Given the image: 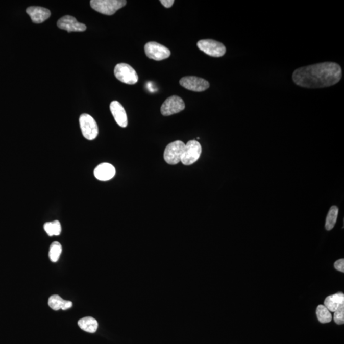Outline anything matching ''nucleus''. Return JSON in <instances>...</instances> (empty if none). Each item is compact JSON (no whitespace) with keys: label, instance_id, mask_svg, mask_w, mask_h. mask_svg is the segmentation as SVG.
Here are the masks:
<instances>
[{"label":"nucleus","instance_id":"obj_1","mask_svg":"<svg viewBox=\"0 0 344 344\" xmlns=\"http://www.w3.org/2000/svg\"><path fill=\"white\" fill-rule=\"evenodd\" d=\"M342 76V68L339 65L325 62L297 69L292 74V80L297 86L317 89L335 85Z\"/></svg>","mask_w":344,"mask_h":344},{"label":"nucleus","instance_id":"obj_2","mask_svg":"<svg viewBox=\"0 0 344 344\" xmlns=\"http://www.w3.org/2000/svg\"><path fill=\"white\" fill-rule=\"evenodd\" d=\"M125 0H91L90 5L92 9L102 14L111 15L127 5Z\"/></svg>","mask_w":344,"mask_h":344},{"label":"nucleus","instance_id":"obj_3","mask_svg":"<svg viewBox=\"0 0 344 344\" xmlns=\"http://www.w3.org/2000/svg\"><path fill=\"white\" fill-rule=\"evenodd\" d=\"M202 146L196 140H190L185 145L181 162L184 165H191L196 162L201 156Z\"/></svg>","mask_w":344,"mask_h":344},{"label":"nucleus","instance_id":"obj_4","mask_svg":"<svg viewBox=\"0 0 344 344\" xmlns=\"http://www.w3.org/2000/svg\"><path fill=\"white\" fill-rule=\"evenodd\" d=\"M114 75L122 83L133 85L137 83L138 77L136 71L127 63H119L115 66Z\"/></svg>","mask_w":344,"mask_h":344},{"label":"nucleus","instance_id":"obj_5","mask_svg":"<svg viewBox=\"0 0 344 344\" xmlns=\"http://www.w3.org/2000/svg\"><path fill=\"white\" fill-rule=\"evenodd\" d=\"M198 47L206 55L212 57L219 58L226 53L225 46L222 43L211 39L200 40L197 43Z\"/></svg>","mask_w":344,"mask_h":344},{"label":"nucleus","instance_id":"obj_6","mask_svg":"<svg viewBox=\"0 0 344 344\" xmlns=\"http://www.w3.org/2000/svg\"><path fill=\"white\" fill-rule=\"evenodd\" d=\"M185 143L181 140L175 141L166 146L164 152V159L169 165H177L181 162Z\"/></svg>","mask_w":344,"mask_h":344},{"label":"nucleus","instance_id":"obj_7","mask_svg":"<svg viewBox=\"0 0 344 344\" xmlns=\"http://www.w3.org/2000/svg\"><path fill=\"white\" fill-rule=\"evenodd\" d=\"M79 123L84 138L88 140H93L97 137L99 127L93 117L89 114H82L79 118Z\"/></svg>","mask_w":344,"mask_h":344},{"label":"nucleus","instance_id":"obj_8","mask_svg":"<svg viewBox=\"0 0 344 344\" xmlns=\"http://www.w3.org/2000/svg\"><path fill=\"white\" fill-rule=\"evenodd\" d=\"M144 50L146 56L156 61L165 60L171 55L170 51L167 47L155 42L146 43Z\"/></svg>","mask_w":344,"mask_h":344},{"label":"nucleus","instance_id":"obj_9","mask_svg":"<svg viewBox=\"0 0 344 344\" xmlns=\"http://www.w3.org/2000/svg\"><path fill=\"white\" fill-rule=\"evenodd\" d=\"M185 109L183 100L179 96H171L164 102L161 107V112L164 116L177 114Z\"/></svg>","mask_w":344,"mask_h":344},{"label":"nucleus","instance_id":"obj_10","mask_svg":"<svg viewBox=\"0 0 344 344\" xmlns=\"http://www.w3.org/2000/svg\"><path fill=\"white\" fill-rule=\"evenodd\" d=\"M179 83L185 89L195 92L204 91L210 87L209 82L194 76L184 77Z\"/></svg>","mask_w":344,"mask_h":344},{"label":"nucleus","instance_id":"obj_11","mask_svg":"<svg viewBox=\"0 0 344 344\" xmlns=\"http://www.w3.org/2000/svg\"><path fill=\"white\" fill-rule=\"evenodd\" d=\"M57 25L59 28L66 30L68 32H84L87 28L85 24L79 22L75 17L71 15H65L61 17L58 20Z\"/></svg>","mask_w":344,"mask_h":344},{"label":"nucleus","instance_id":"obj_12","mask_svg":"<svg viewBox=\"0 0 344 344\" xmlns=\"http://www.w3.org/2000/svg\"><path fill=\"white\" fill-rule=\"evenodd\" d=\"M110 111L112 112L115 122L120 127L126 128L128 126V117L124 107L119 102L113 101L110 105Z\"/></svg>","mask_w":344,"mask_h":344},{"label":"nucleus","instance_id":"obj_13","mask_svg":"<svg viewBox=\"0 0 344 344\" xmlns=\"http://www.w3.org/2000/svg\"><path fill=\"white\" fill-rule=\"evenodd\" d=\"M27 13L30 15L31 19L36 24H40L50 17L51 13L50 10L40 7H30L27 9Z\"/></svg>","mask_w":344,"mask_h":344},{"label":"nucleus","instance_id":"obj_14","mask_svg":"<svg viewBox=\"0 0 344 344\" xmlns=\"http://www.w3.org/2000/svg\"><path fill=\"white\" fill-rule=\"evenodd\" d=\"M115 173L114 166L107 163L100 164L94 170L95 177L102 181H109L115 176Z\"/></svg>","mask_w":344,"mask_h":344},{"label":"nucleus","instance_id":"obj_15","mask_svg":"<svg viewBox=\"0 0 344 344\" xmlns=\"http://www.w3.org/2000/svg\"><path fill=\"white\" fill-rule=\"evenodd\" d=\"M344 305L343 292H338L326 298L324 305L331 312H335L338 308Z\"/></svg>","mask_w":344,"mask_h":344},{"label":"nucleus","instance_id":"obj_16","mask_svg":"<svg viewBox=\"0 0 344 344\" xmlns=\"http://www.w3.org/2000/svg\"><path fill=\"white\" fill-rule=\"evenodd\" d=\"M48 304L54 310H67L72 307L73 303L69 300H63L58 294H54L48 299Z\"/></svg>","mask_w":344,"mask_h":344},{"label":"nucleus","instance_id":"obj_17","mask_svg":"<svg viewBox=\"0 0 344 344\" xmlns=\"http://www.w3.org/2000/svg\"><path fill=\"white\" fill-rule=\"evenodd\" d=\"M79 327L84 332L94 333L96 332L99 323L94 318L92 317H85L82 318L78 322Z\"/></svg>","mask_w":344,"mask_h":344},{"label":"nucleus","instance_id":"obj_18","mask_svg":"<svg viewBox=\"0 0 344 344\" xmlns=\"http://www.w3.org/2000/svg\"><path fill=\"white\" fill-rule=\"evenodd\" d=\"M338 214V209L337 206H332L328 212L327 220H326V230L330 231L334 228L337 222Z\"/></svg>","mask_w":344,"mask_h":344},{"label":"nucleus","instance_id":"obj_19","mask_svg":"<svg viewBox=\"0 0 344 344\" xmlns=\"http://www.w3.org/2000/svg\"><path fill=\"white\" fill-rule=\"evenodd\" d=\"M316 314L321 323H328L332 322V315L325 305H320L317 308Z\"/></svg>","mask_w":344,"mask_h":344},{"label":"nucleus","instance_id":"obj_20","mask_svg":"<svg viewBox=\"0 0 344 344\" xmlns=\"http://www.w3.org/2000/svg\"><path fill=\"white\" fill-rule=\"evenodd\" d=\"M43 228H44L46 233L50 237L60 235L61 232V226L60 222H58V220L46 223L44 226H43Z\"/></svg>","mask_w":344,"mask_h":344},{"label":"nucleus","instance_id":"obj_21","mask_svg":"<svg viewBox=\"0 0 344 344\" xmlns=\"http://www.w3.org/2000/svg\"><path fill=\"white\" fill-rule=\"evenodd\" d=\"M61 253H62V246L60 243L53 242L51 245L50 253H48L51 261L54 263L57 262L60 259Z\"/></svg>","mask_w":344,"mask_h":344},{"label":"nucleus","instance_id":"obj_22","mask_svg":"<svg viewBox=\"0 0 344 344\" xmlns=\"http://www.w3.org/2000/svg\"><path fill=\"white\" fill-rule=\"evenodd\" d=\"M333 319H334V322L335 323H337V325H343L344 323V305L340 306L338 309L336 310L334 312V315H333Z\"/></svg>","mask_w":344,"mask_h":344},{"label":"nucleus","instance_id":"obj_23","mask_svg":"<svg viewBox=\"0 0 344 344\" xmlns=\"http://www.w3.org/2000/svg\"><path fill=\"white\" fill-rule=\"evenodd\" d=\"M334 266L336 269L343 273L344 272V259H338L334 264Z\"/></svg>","mask_w":344,"mask_h":344},{"label":"nucleus","instance_id":"obj_24","mask_svg":"<svg viewBox=\"0 0 344 344\" xmlns=\"http://www.w3.org/2000/svg\"><path fill=\"white\" fill-rule=\"evenodd\" d=\"M161 4L166 8H170L174 4V0H161Z\"/></svg>","mask_w":344,"mask_h":344}]
</instances>
